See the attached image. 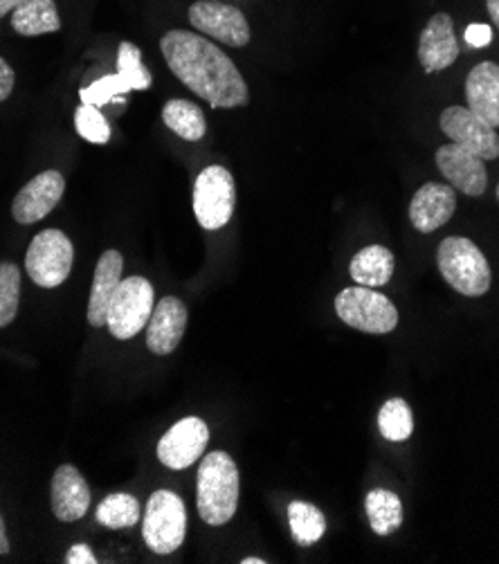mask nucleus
Instances as JSON below:
<instances>
[{"mask_svg": "<svg viewBox=\"0 0 499 564\" xmlns=\"http://www.w3.org/2000/svg\"><path fill=\"white\" fill-rule=\"evenodd\" d=\"M170 70L211 108H237L250 101V90L230 56L196 32L172 30L160 39Z\"/></svg>", "mask_w": 499, "mask_h": 564, "instance_id": "f257e3e1", "label": "nucleus"}, {"mask_svg": "<svg viewBox=\"0 0 499 564\" xmlns=\"http://www.w3.org/2000/svg\"><path fill=\"white\" fill-rule=\"evenodd\" d=\"M198 516L209 527L228 524L239 506V468L224 449L209 453L198 468L196 479Z\"/></svg>", "mask_w": 499, "mask_h": 564, "instance_id": "f03ea898", "label": "nucleus"}, {"mask_svg": "<svg viewBox=\"0 0 499 564\" xmlns=\"http://www.w3.org/2000/svg\"><path fill=\"white\" fill-rule=\"evenodd\" d=\"M436 263L441 276L448 284L466 295L481 297L490 289V265L484 252L466 237L443 239L436 250Z\"/></svg>", "mask_w": 499, "mask_h": 564, "instance_id": "7ed1b4c3", "label": "nucleus"}, {"mask_svg": "<svg viewBox=\"0 0 499 564\" xmlns=\"http://www.w3.org/2000/svg\"><path fill=\"white\" fill-rule=\"evenodd\" d=\"M187 533L185 501L172 490H155L147 501L142 538L158 555H170L181 549Z\"/></svg>", "mask_w": 499, "mask_h": 564, "instance_id": "20e7f679", "label": "nucleus"}, {"mask_svg": "<svg viewBox=\"0 0 499 564\" xmlns=\"http://www.w3.org/2000/svg\"><path fill=\"white\" fill-rule=\"evenodd\" d=\"M153 306V286L149 279L127 276L110 297L106 326L118 340H131L149 324Z\"/></svg>", "mask_w": 499, "mask_h": 564, "instance_id": "39448f33", "label": "nucleus"}, {"mask_svg": "<svg viewBox=\"0 0 499 564\" xmlns=\"http://www.w3.org/2000/svg\"><path fill=\"white\" fill-rule=\"evenodd\" d=\"M336 313L347 326L371 335L392 333L399 324V311L390 297L358 284L340 291Z\"/></svg>", "mask_w": 499, "mask_h": 564, "instance_id": "423d86ee", "label": "nucleus"}, {"mask_svg": "<svg viewBox=\"0 0 499 564\" xmlns=\"http://www.w3.org/2000/svg\"><path fill=\"white\" fill-rule=\"evenodd\" d=\"M237 189L235 178L226 166L209 164L194 185V214L205 230H220L235 214Z\"/></svg>", "mask_w": 499, "mask_h": 564, "instance_id": "0eeeda50", "label": "nucleus"}, {"mask_svg": "<svg viewBox=\"0 0 499 564\" xmlns=\"http://www.w3.org/2000/svg\"><path fill=\"white\" fill-rule=\"evenodd\" d=\"M75 248L62 230L39 232L25 254V270L41 289H57L70 276Z\"/></svg>", "mask_w": 499, "mask_h": 564, "instance_id": "6e6552de", "label": "nucleus"}, {"mask_svg": "<svg viewBox=\"0 0 499 564\" xmlns=\"http://www.w3.org/2000/svg\"><path fill=\"white\" fill-rule=\"evenodd\" d=\"M189 23L196 32L220 41L232 47H243L250 43V23L243 12L235 6L216 3V0H198L189 8Z\"/></svg>", "mask_w": 499, "mask_h": 564, "instance_id": "1a4fd4ad", "label": "nucleus"}, {"mask_svg": "<svg viewBox=\"0 0 499 564\" xmlns=\"http://www.w3.org/2000/svg\"><path fill=\"white\" fill-rule=\"evenodd\" d=\"M441 131L451 142L479 155L481 160L499 158V135L466 106H451L441 112Z\"/></svg>", "mask_w": 499, "mask_h": 564, "instance_id": "9d476101", "label": "nucleus"}, {"mask_svg": "<svg viewBox=\"0 0 499 564\" xmlns=\"http://www.w3.org/2000/svg\"><path fill=\"white\" fill-rule=\"evenodd\" d=\"M209 427L198 416L178 421L158 443V459L170 470H185L194 466L207 447Z\"/></svg>", "mask_w": 499, "mask_h": 564, "instance_id": "9b49d317", "label": "nucleus"}, {"mask_svg": "<svg viewBox=\"0 0 499 564\" xmlns=\"http://www.w3.org/2000/svg\"><path fill=\"white\" fill-rule=\"evenodd\" d=\"M486 160L466 151L464 147L451 142L436 151V166L441 176L448 181V185L466 196H481L488 185Z\"/></svg>", "mask_w": 499, "mask_h": 564, "instance_id": "f8f14e48", "label": "nucleus"}, {"mask_svg": "<svg viewBox=\"0 0 499 564\" xmlns=\"http://www.w3.org/2000/svg\"><path fill=\"white\" fill-rule=\"evenodd\" d=\"M459 41L451 14H434L419 36V62L427 75L451 68L459 59Z\"/></svg>", "mask_w": 499, "mask_h": 564, "instance_id": "ddd939ff", "label": "nucleus"}, {"mask_svg": "<svg viewBox=\"0 0 499 564\" xmlns=\"http://www.w3.org/2000/svg\"><path fill=\"white\" fill-rule=\"evenodd\" d=\"M66 192V181L59 172L47 169V172L34 176L14 198L12 216L21 225H32L43 220L54 207L59 205Z\"/></svg>", "mask_w": 499, "mask_h": 564, "instance_id": "4468645a", "label": "nucleus"}, {"mask_svg": "<svg viewBox=\"0 0 499 564\" xmlns=\"http://www.w3.org/2000/svg\"><path fill=\"white\" fill-rule=\"evenodd\" d=\"M187 328V306L178 297H162L147 324V347L155 356H170L178 349Z\"/></svg>", "mask_w": 499, "mask_h": 564, "instance_id": "2eb2a0df", "label": "nucleus"}, {"mask_svg": "<svg viewBox=\"0 0 499 564\" xmlns=\"http://www.w3.org/2000/svg\"><path fill=\"white\" fill-rule=\"evenodd\" d=\"M457 209V194L451 185L425 183L412 198L410 220L423 235H430L446 225Z\"/></svg>", "mask_w": 499, "mask_h": 564, "instance_id": "dca6fc26", "label": "nucleus"}, {"mask_svg": "<svg viewBox=\"0 0 499 564\" xmlns=\"http://www.w3.org/2000/svg\"><path fill=\"white\" fill-rule=\"evenodd\" d=\"M50 501L54 518L62 522H77L88 513L90 490L75 466L64 464L54 473L50 486Z\"/></svg>", "mask_w": 499, "mask_h": 564, "instance_id": "f3484780", "label": "nucleus"}, {"mask_svg": "<svg viewBox=\"0 0 499 564\" xmlns=\"http://www.w3.org/2000/svg\"><path fill=\"white\" fill-rule=\"evenodd\" d=\"M124 272V257L118 250H106L95 268V279H93V289H90V300H88V324L95 328L106 326V315H108V304L110 297H113L116 289L120 286Z\"/></svg>", "mask_w": 499, "mask_h": 564, "instance_id": "a211bd4d", "label": "nucleus"}, {"mask_svg": "<svg viewBox=\"0 0 499 564\" xmlns=\"http://www.w3.org/2000/svg\"><path fill=\"white\" fill-rule=\"evenodd\" d=\"M468 108L492 129H499V66L484 62L466 79Z\"/></svg>", "mask_w": 499, "mask_h": 564, "instance_id": "6ab92c4d", "label": "nucleus"}, {"mask_svg": "<svg viewBox=\"0 0 499 564\" xmlns=\"http://www.w3.org/2000/svg\"><path fill=\"white\" fill-rule=\"evenodd\" d=\"M394 254L390 248L384 246H369L362 248L349 265L351 279L358 286L367 289H380L384 284H390V279L394 274Z\"/></svg>", "mask_w": 499, "mask_h": 564, "instance_id": "aec40b11", "label": "nucleus"}, {"mask_svg": "<svg viewBox=\"0 0 499 564\" xmlns=\"http://www.w3.org/2000/svg\"><path fill=\"white\" fill-rule=\"evenodd\" d=\"M12 28L21 36H41L62 30V19L54 0H25L12 12Z\"/></svg>", "mask_w": 499, "mask_h": 564, "instance_id": "412c9836", "label": "nucleus"}, {"mask_svg": "<svg viewBox=\"0 0 499 564\" xmlns=\"http://www.w3.org/2000/svg\"><path fill=\"white\" fill-rule=\"evenodd\" d=\"M365 511L371 524V531L380 538L392 535L403 524V503L397 492L376 488L365 499Z\"/></svg>", "mask_w": 499, "mask_h": 564, "instance_id": "4be33fe9", "label": "nucleus"}, {"mask_svg": "<svg viewBox=\"0 0 499 564\" xmlns=\"http://www.w3.org/2000/svg\"><path fill=\"white\" fill-rule=\"evenodd\" d=\"M162 120L178 138L187 142H198L207 133V122L203 110L187 99H170L162 108Z\"/></svg>", "mask_w": 499, "mask_h": 564, "instance_id": "5701e85b", "label": "nucleus"}, {"mask_svg": "<svg viewBox=\"0 0 499 564\" xmlns=\"http://www.w3.org/2000/svg\"><path fill=\"white\" fill-rule=\"evenodd\" d=\"M97 522L106 529H131L140 522V501L129 492L108 495L97 506Z\"/></svg>", "mask_w": 499, "mask_h": 564, "instance_id": "b1692460", "label": "nucleus"}, {"mask_svg": "<svg viewBox=\"0 0 499 564\" xmlns=\"http://www.w3.org/2000/svg\"><path fill=\"white\" fill-rule=\"evenodd\" d=\"M289 524L295 542L300 546H311L322 540L326 531V520L317 506L308 501H293L289 506Z\"/></svg>", "mask_w": 499, "mask_h": 564, "instance_id": "393cba45", "label": "nucleus"}, {"mask_svg": "<svg viewBox=\"0 0 499 564\" xmlns=\"http://www.w3.org/2000/svg\"><path fill=\"white\" fill-rule=\"evenodd\" d=\"M378 430L387 441L392 443L408 441L414 432V416L410 405L403 399L387 401L378 412Z\"/></svg>", "mask_w": 499, "mask_h": 564, "instance_id": "a878e982", "label": "nucleus"}, {"mask_svg": "<svg viewBox=\"0 0 499 564\" xmlns=\"http://www.w3.org/2000/svg\"><path fill=\"white\" fill-rule=\"evenodd\" d=\"M21 302V270L12 261L0 263V328L17 319Z\"/></svg>", "mask_w": 499, "mask_h": 564, "instance_id": "bb28decb", "label": "nucleus"}, {"mask_svg": "<svg viewBox=\"0 0 499 564\" xmlns=\"http://www.w3.org/2000/svg\"><path fill=\"white\" fill-rule=\"evenodd\" d=\"M118 75L129 84L131 90H149L153 86V75L142 64V52L131 41L120 43Z\"/></svg>", "mask_w": 499, "mask_h": 564, "instance_id": "cd10ccee", "label": "nucleus"}, {"mask_svg": "<svg viewBox=\"0 0 499 564\" xmlns=\"http://www.w3.org/2000/svg\"><path fill=\"white\" fill-rule=\"evenodd\" d=\"M127 93H131L129 84L120 75H106L90 84L88 88H82V101L86 106H104V104H124Z\"/></svg>", "mask_w": 499, "mask_h": 564, "instance_id": "c85d7f7f", "label": "nucleus"}, {"mask_svg": "<svg viewBox=\"0 0 499 564\" xmlns=\"http://www.w3.org/2000/svg\"><path fill=\"white\" fill-rule=\"evenodd\" d=\"M75 129L86 142H93V144H106L110 140V127H108L106 118L101 116V110L97 106L82 104L77 108Z\"/></svg>", "mask_w": 499, "mask_h": 564, "instance_id": "c756f323", "label": "nucleus"}, {"mask_svg": "<svg viewBox=\"0 0 499 564\" xmlns=\"http://www.w3.org/2000/svg\"><path fill=\"white\" fill-rule=\"evenodd\" d=\"M464 39H466V43H468L470 47H477V50H479V47L490 45V41H492V30H490V25L473 23V25L466 28Z\"/></svg>", "mask_w": 499, "mask_h": 564, "instance_id": "7c9ffc66", "label": "nucleus"}, {"mask_svg": "<svg viewBox=\"0 0 499 564\" xmlns=\"http://www.w3.org/2000/svg\"><path fill=\"white\" fill-rule=\"evenodd\" d=\"M14 84H17V75L12 66L3 59V56H0V101H6L12 95Z\"/></svg>", "mask_w": 499, "mask_h": 564, "instance_id": "2f4dec72", "label": "nucleus"}, {"mask_svg": "<svg viewBox=\"0 0 499 564\" xmlns=\"http://www.w3.org/2000/svg\"><path fill=\"white\" fill-rule=\"evenodd\" d=\"M66 562L68 564H97V557H95V553L90 551L88 544H75L66 553Z\"/></svg>", "mask_w": 499, "mask_h": 564, "instance_id": "473e14b6", "label": "nucleus"}, {"mask_svg": "<svg viewBox=\"0 0 499 564\" xmlns=\"http://www.w3.org/2000/svg\"><path fill=\"white\" fill-rule=\"evenodd\" d=\"M10 553V538H8V529H6V520L0 516V555Z\"/></svg>", "mask_w": 499, "mask_h": 564, "instance_id": "72a5a7b5", "label": "nucleus"}, {"mask_svg": "<svg viewBox=\"0 0 499 564\" xmlns=\"http://www.w3.org/2000/svg\"><path fill=\"white\" fill-rule=\"evenodd\" d=\"M23 3H25V0H0V19L10 14V12H14Z\"/></svg>", "mask_w": 499, "mask_h": 564, "instance_id": "f704fd0d", "label": "nucleus"}, {"mask_svg": "<svg viewBox=\"0 0 499 564\" xmlns=\"http://www.w3.org/2000/svg\"><path fill=\"white\" fill-rule=\"evenodd\" d=\"M486 6H488V14H490V19L495 21V25L499 28V0H486Z\"/></svg>", "mask_w": 499, "mask_h": 564, "instance_id": "c9c22d12", "label": "nucleus"}, {"mask_svg": "<svg viewBox=\"0 0 499 564\" xmlns=\"http://www.w3.org/2000/svg\"><path fill=\"white\" fill-rule=\"evenodd\" d=\"M243 564H265V560H261V557H246V560H241Z\"/></svg>", "mask_w": 499, "mask_h": 564, "instance_id": "e433bc0d", "label": "nucleus"}, {"mask_svg": "<svg viewBox=\"0 0 499 564\" xmlns=\"http://www.w3.org/2000/svg\"><path fill=\"white\" fill-rule=\"evenodd\" d=\"M497 200H499V185H497Z\"/></svg>", "mask_w": 499, "mask_h": 564, "instance_id": "4c0bfd02", "label": "nucleus"}]
</instances>
